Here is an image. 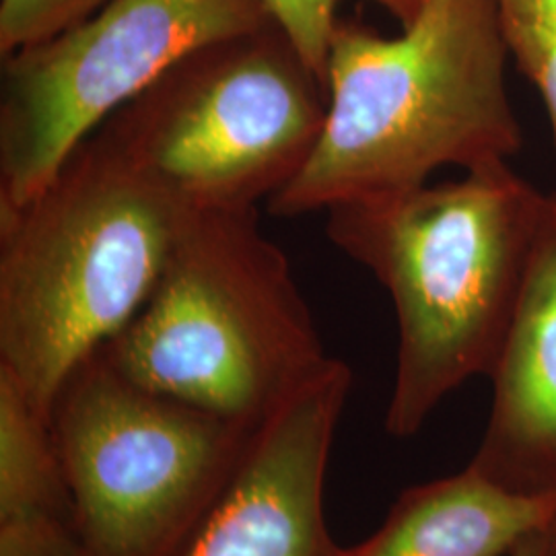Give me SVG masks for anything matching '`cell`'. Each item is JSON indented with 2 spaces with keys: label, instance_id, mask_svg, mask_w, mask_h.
Segmentation results:
<instances>
[{
  "label": "cell",
  "instance_id": "cell-1",
  "mask_svg": "<svg viewBox=\"0 0 556 556\" xmlns=\"http://www.w3.org/2000/svg\"><path fill=\"white\" fill-rule=\"evenodd\" d=\"M495 0H431L396 38L338 21L318 142L270 215L295 219L408 192L439 167L507 161L521 130Z\"/></svg>",
  "mask_w": 556,
  "mask_h": 556
},
{
  "label": "cell",
  "instance_id": "cell-2",
  "mask_svg": "<svg viewBox=\"0 0 556 556\" xmlns=\"http://www.w3.org/2000/svg\"><path fill=\"white\" fill-rule=\"evenodd\" d=\"M544 199L501 161L454 181L326 213L330 241L394 301L390 435H415L459 386L489 378L516 312Z\"/></svg>",
  "mask_w": 556,
  "mask_h": 556
},
{
  "label": "cell",
  "instance_id": "cell-3",
  "mask_svg": "<svg viewBox=\"0 0 556 556\" xmlns=\"http://www.w3.org/2000/svg\"><path fill=\"white\" fill-rule=\"evenodd\" d=\"M188 215L98 135L34 199L0 213V371L43 415L137 318Z\"/></svg>",
  "mask_w": 556,
  "mask_h": 556
},
{
  "label": "cell",
  "instance_id": "cell-4",
  "mask_svg": "<svg viewBox=\"0 0 556 556\" xmlns=\"http://www.w3.org/2000/svg\"><path fill=\"white\" fill-rule=\"evenodd\" d=\"M100 353L142 388L248 427L330 361L256 211L188 215L153 295Z\"/></svg>",
  "mask_w": 556,
  "mask_h": 556
},
{
  "label": "cell",
  "instance_id": "cell-5",
  "mask_svg": "<svg viewBox=\"0 0 556 556\" xmlns=\"http://www.w3.org/2000/svg\"><path fill=\"white\" fill-rule=\"evenodd\" d=\"M326 105V77L270 21L190 52L93 135L186 213H241L298 176Z\"/></svg>",
  "mask_w": 556,
  "mask_h": 556
},
{
  "label": "cell",
  "instance_id": "cell-6",
  "mask_svg": "<svg viewBox=\"0 0 556 556\" xmlns=\"http://www.w3.org/2000/svg\"><path fill=\"white\" fill-rule=\"evenodd\" d=\"M73 530L89 556H179L258 427L161 396L101 353L52 406Z\"/></svg>",
  "mask_w": 556,
  "mask_h": 556
},
{
  "label": "cell",
  "instance_id": "cell-7",
  "mask_svg": "<svg viewBox=\"0 0 556 556\" xmlns=\"http://www.w3.org/2000/svg\"><path fill=\"white\" fill-rule=\"evenodd\" d=\"M270 21L264 0H110L2 56L0 213L34 199L85 140L184 56Z\"/></svg>",
  "mask_w": 556,
  "mask_h": 556
},
{
  "label": "cell",
  "instance_id": "cell-8",
  "mask_svg": "<svg viewBox=\"0 0 556 556\" xmlns=\"http://www.w3.org/2000/svg\"><path fill=\"white\" fill-rule=\"evenodd\" d=\"M353 386L337 357L266 418L179 556H338L324 516L332 443Z\"/></svg>",
  "mask_w": 556,
  "mask_h": 556
},
{
  "label": "cell",
  "instance_id": "cell-9",
  "mask_svg": "<svg viewBox=\"0 0 556 556\" xmlns=\"http://www.w3.org/2000/svg\"><path fill=\"white\" fill-rule=\"evenodd\" d=\"M489 378L491 415L468 468L507 493L556 507V192L544 199L516 312Z\"/></svg>",
  "mask_w": 556,
  "mask_h": 556
},
{
  "label": "cell",
  "instance_id": "cell-10",
  "mask_svg": "<svg viewBox=\"0 0 556 556\" xmlns=\"http://www.w3.org/2000/svg\"><path fill=\"white\" fill-rule=\"evenodd\" d=\"M556 526V507L503 491L472 468L404 491L378 530L338 556H507Z\"/></svg>",
  "mask_w": 556,
  "mask_h": 556
},
{
  "label": "cell",
  "instance_id": "cell-11",
  "mask_svg": "<svg viewBox=\"0 0 556 556\" xmlns=\"http://www.w3.org/2000/svg\"><path fill=\"white\" fill-rule=\"evenodd\" d=\"M36 517L73 523L52 417L0 371V523Z\"/></svg>",
  "mask_w": 556,
  "mask_h": 556
},
{
  "label": "cell",
  "instance_id": "cell-12",
  "mask_svg": "<svg viewBox=\"0 0 556 556\" xmlns=\"http://www.w3.org/2000/svg\"><path fill=\"white\" fill-rule=\"evenodd\" d=\"M503 40L546 105L556 140V0H495Z\"/></svg>",
  "mask_w": 556,
  "mask_h": 556
},
{
  "label": "cell",
  "instance_id": "cell-13",
  "mask_svg": "<svg viewBox=\"0 0 556 556\" xmlns=\"http://www.w3.org/2000/svg\"><path fill=\"white\" fill-rule=\"evenodd\" d=\"M110 0H0V56L91 17Z\"/></svg>",
  "mask_w": 556,
  "mask_h": 556
},
{
  "label": "cell",
  "instance_id": "cell-14",
  "mask_svg": "<svg viewBox=\"0 0 556 556\" xmlns=\"http://www.w3.org/2000/svg\"><path fill=\"white\" fill-rule=\"evenodd\" d=\"M264 4L301 54L326 77L328 50L340 21V0H264Z\"/></svg>",
  "mask_w": 556,
  "mask_h": 556
},
{
  "label": "cell",
  "instance_id": "cell-15",
  "mask_svg": "<svg viewBox=\"0 0 556 556\" xmlns=\"http://www.w3.org/2000/svg\"><path fill=\"white\" fill-rule=\"evenodd\" d=\"M0 556H89L73 523L50 517L0 523Z\"/></svg>",
  "mask_w": 556,
  "mask_h": 556
},
{
  "label": "cell",
  "instance_id": "cell-16",
  "mask_svg": "<svg viewBox=\"0 0 556 556\" xmlns=\"http://www.w3.org/2000/svg\"><path fill=\"white\" fill-rule=\"evenodd\" d=\"M507 556H556V526L544 528L526 538L511 555Z\"/></svg>",
  "mask_w": 556,
  "mask_h": 556
},
{
  "label": "cell",
  "instance_id": "cell-17",
  "mask_svg": "<svg viewBox=\"0 0 556 556\" xmlns=\"http://www.w3.org/2000/svg\"><path fill=\"white\" fill-rule=\"evenodd\" d=\"M381 9L392 13L402 25H408L410 21L417 20L420 11L431 2V0H374Z\"/></svg>",
  "mask_w": 556,
  "mask_h": 556
}]
</instances>
